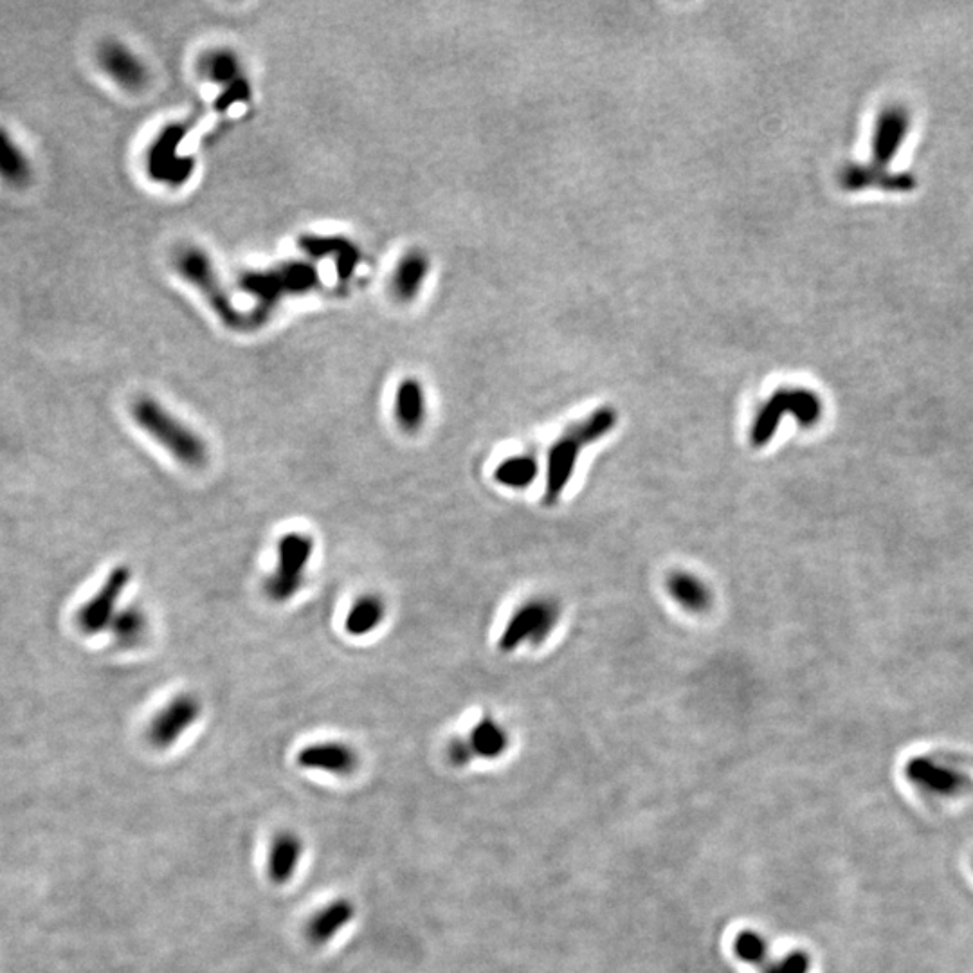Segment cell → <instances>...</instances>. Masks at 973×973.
<instances>
[{
	"label": "cell",
	"instance_id": "1",
	"mask_svg": "<svg viewBox=\"0 0 973 973\" xmlns=\"http://www.w3.org/2000/svg\"><path fill=\"white\" fill-rule=\"evenodd\" d=\"M130 415L177 464L186 469H202L208 464L210 451L206 440L154 397L136 399L130 406Z\"/></svg>",
	"mask_w": 973,
	"mask_h": 973
},
{
	"label": "cell",
	"instance_id": "2",
	"mask_svg": "<svg viewBox=\"0 0 973 973\" xmlns=\"http://www.w3.org/2000/svg\"><path fill=\"white\" fill-rule=\"evenodd\" d=\"M619 415L611 406H602L590 413L586 419L573 424L563 437L555 442L548 453L546 464V505H555L561 498L566 485L572 480L573 471L582 449L601 440L617 426Z\"/></svg>",
	"mask_w": 973,
	"mask_h": 973
},
{
	"label": "cell",
	"instance_id": "3",
	"mask_svg": "<svg viewBox=\"0 0 973 973\" xmlns=\"http://www.w3.org/2000/svg\"><path fill=\"white\" fill-rule=\"evenodd\" d=\"M822 413L824 402L819 393L811 392L810 388H779L755 415L750 440L754 447H764L772 442L784 415H793L802 428H813L819 424Z\"/></svg>",
	"mask_w": 973,
	"mask_h": 973
},
{
	"label": "cell",
	"instance_id": "4",
	"mask_svg": "<svg viewBox=\"0 0 973 973\" xmlns=\"http://www.w3.org/2000/svg\"><path fill=\"white\" fill-rule=\"evenodd\" d=\"M316 541L305 532H287L276 545V566L265 577V597L274 604L294 599L305 584Z\"/></svg>",
	"mask_w": 973,
	"mask_h": 973
},
{
	"label": "cell",
	"instance_id": "5",
	"mask_svg": "<svg viewBox=\"0 0 973 973\" xmlns=\"http://www.w3.org/2000/svg\"><path fill=\"white\" fill-rule=\"evenodd\" d=\"M175 267L186 282L191 283L197 291L201 292L213 312L224 321V325L228 327L240 325L242 319L240 310H237L231 300L228 289L220 280L210 256L199 247H184L175 256Z\"/></svg>",
	"mask_w": 973,
	"mask_h": 973
},
{
	"label": "cell",
	"instance_id": "6",
	"mask_svg": "<svg viewBox=\"0 0 973 973\" xmlns=\"http://www.w3.org/2000/svg\"><path fill=\"white\" fill-rule=\"evenodd\" d=\"M903 773L916 790L928 799L950 801L972 788V777L963 768L930 755L910 757Z\"/></svg>",
	"mask_w": 973,
	"mask_h": 973
},
{
	"label": "cell",
	"instance_id": "7",
	"mask_svg": "<svg viewBox=\"0 0 973 973\" xmlns=\"http://www.w3.org/2000/svg\"><path fill=\"white\" fill-rule=\"evenodd\" d=\"M559 617H561V608L554 599L548 597L530 599L514 611V615L510 617L501 633L498 647L503 653H512L525 642L532 646H539L550 637V633L559 622Z\"/></svg>",
	"mask_w": 973,
	"mask_h": 973
},
{
	"label": "cell",
	"instance_id": "8",
	"mask_svg": "<svg viewBox=\"0 0 973 973\" xmlns=\"http://www.w3.org/2000/svg\"><path fill=\"white\" fill-rule=\"evenodd\" d=\"M132 572L127 564H119L110 570L98 592L76 611L74 622L83 635L96 637L101 631L110 628L112 620L118 615V602L128 588Z\"/></svg>",
	"mask_w": 973,
	"mask_h": 973
},
{
	"label": "cell",
	"instance_id": "9",
	"mask_svg": "<svg viewBox=\"0 0 973 973\" xmlns=\"http://www.w3.org/2000/svg\"><path fill=\"white\" fill-rule=\"evenodd\" d=\"M201 716L202 703L195 694H177L148 723L146 739L157 750H166L175 745Z\"/></svg>",
	"mask_w": 973,
	"mask_h": 973
},
{
	"label": "cell",
	"instance_id": "10",
	"mask_svg": "<svg viewBox=\"0 0 973 973\" xmlns=\"http://www.w3.org/2000/svg\"><path fill=\"white\" fill-rule=\"evenodd\" d=\"M98 64L121 89L139 91L148 83L145 62L118 40H105L98 47Z\"/></svg>",
	"mask_w": 973,
	"mask_h": 973
},
{
	"label": "cell",
	"instance_id": "11",
	"mask_svg": "<svg viewBox=\"0 0 973 973\" xmlns=\"http://www.w3.org/2000/svg\"><path fill=\"white\" fill-rule=\"evenodd\" d=\"M296 763L305 770H318V772L346 777L357 772L361 759L357 750L346 743L321 741L314 745L303 746L296 755Z\"/></svg>",
	"mask_w": 973,
	"mask_h": 973
},
{
	"label": "cell",
	"instance_id": "12",
	"mask_svg": "<svg viewBox=\"0 0 973 973\" xmlns=\"http://www.w3.org/2000/svg\"><path fill=\"white\" fill-rule=\"evenodd\" d=\"M910 116L903 107L882 110L876 119L873 136V166L885 170L907 139Z\"/></svg>",
	"mask_w": 973,
	"mask_h": 973
},
{
	"label": "cell",
	"instance_id": "13",
	"mask_svg": "<svg viewBox=\"0 0 973 973\" xmlns=\"http://www.w3.org/2000/svg\"><path fill=\"white\" fill-rule=\"evenodd\" d=\"M393 417L397 426L408 435H415L424 428L428 420V397L419 379L408 377L397 386L393 399Z\"/></svg>",
	"mask_w": 973,
	"mask_h": 973
},
{
	"label": "cell",
	"instance_id": "14",
	"mask_svg": "<svg viewBox=\"0 0 973 973\" xmlns=\"http://www.w3.org/2000/svg\"><path fill=\"white\" fill-rule=\"evenodd\" d=\"M354 918V903L348 898H337L309 919L305 927V937L310 945H327Z\"/></svg>",
	"mask_w": 973,
	"mask_h": 973
},
{
	"label": "cell",
	"instance_id": "15",
	"mask_svg": "<svg viewBox=\"0 0 973 973\" xmlns=\"http://www.w3.org/2000/svg\"><path fill=\"white\" fill-rule=\"evenodd\" d=\"M842 186L849 191L865 190V188H882L887 191H912L916 188V177L910 173H885L876 166H849L840 177Z\"/></svg>",
	"mask_w": 973,
	"mask_h": 973
},
{
	"label": "cell",
	"instance_id": "16",
	"mask_svg": "<svg viewBox=\"0 0 973 973\" xmlns=\"http://www.w3.org/2000/svg\"><path fill=\"white\" fill-rule=\"evenodd\" d=\"M303 856V840L294 831H280L269 849L267 874L274 885H287L298 871Z\"/></svg>",
	"mask_w": 973,
	"mask_h": 973
},
{
	"label": "cell",
	"instance_id": "17",
	"mask_svg": "<svg viewBox=\"0 0 973 973\" xmlns=\"http://www.w3.org/2000/svg\"><path fill=\"white\" fill-rule=\"evenodd\" d=\"M429 269L431 262L424 251L413 249L406 253L393 271V296L404 303L415 300L422 291V285L428 280Z\"/></svg>",
	"mask_w": 973,
	"mask_h": 973
},
{
	"label": "cell",
	"instance_id": "18",
	"mask_svg": "<svg viewBox=\"0 0 973 973\" xmlns=\"http://www.w3.org/2000/svg\"><path fill=\"white\" fill-rule=\"evenodd\" d=\"M388 606L377 593H364L355 599L345 617V631L350 637L361 638L381 628Z\"/></svg>",
	"mask_w": 973,
	"mask_h": 973
},
{
	"label": "cell",
	"instance_id": "19",
	"mask_svg": "<svg viewBox=\"0 0 973 973\" xmlns=\"http://www.w3.org/2000/svg\"><path fill=\"white\" fill-rule=\"evenodd\" d=\"M0 179L13 188H26L33 181L28 155L4 127H0Z\"/></svg>",
	"mask_w": 973,
	"mask_h": 973
},
{
	"label": "cell",
	"instance_id": "20",
	"mask_svg": "<svg viewBox=\"0 0 973 973\" xmlns=\"http://www.w3.org/2000/svg\"><path fill=\"white\" fill-rule=\"evenodd\" d=\"M665 588L683 610L703 613L712 604V592L698 575L691 572H673L667 577Z\"/></svg>",
	"mask_w": 973,
	"mask_h": 973
},
{
	"label": "cell",
	"instance_id": "21",
	"mask_svg": "<svg viewBox=\"0 0 973 973\" xmlns=\"http://www.w3.org/2000/svg\"><path fill=\"white\" fill-rule=\"evenodd\" d=\"M465 739L469 743L474 759L476 757L496 759V757L505 754V750L509 748L507 730L501 727L500 723L496 719H492L491 716L480 719L474 725L471 734Z\"/></svg>",
	"mask_w": 973,
	"mask_h": 973
},
{
	"label": "cell",
	"instance_id": "22",
	"mask_svg": "<svg viewBox=\"0 0 973 973\" xmlns=\"http://www.w3.org/2000/svg\"><path fill=\"white\" fill-rule=\"evenodd\" d=\"M110 633L121 647H134L143 642L148 633L145 611L137 606H127L118 611L110 624Z\"/></svg>",
	"mask_w": 973,
	"mask_h": 973
},
{
	"label": "cell",
	"instance_id": "23",
	"mask_svg": "<svg viewBox=\"0 0 973 973\" xmlns=\"http://www.w3.org/2000/svg\"><path fill=\"white\" fill-rule=\"evenodd\" d=\"M539 465L527 455L510 456L494 471V480L509 489H525L536 482Z\"/></svg>",
	"mask_w": 973,
	"mask_h": 973
},
{
	"label": "cell",
	"instance_id": "24",
	"mask_svg": "<svg viewBox=\"0 0 973 973\" xmlns=\"http://www.w3.org/2000/svg\"><path fill=\"white\" fill-rule=\"evenodd\" d=\"M734 952L745 963L763 966L766 963V957H768V943L761 934L752 932V930H745V932L737 934L736 941H734Z\"/></svg>",
	"mask_w": 973,
	"mask_h": 973
},
{
	"label": "cell",
	"instance_id": "25",
	"mask_svg": "<svg viewBox=\"0 0 973 973\" xmlns=\"http://www.w3.org/2000/svg\"><path fill=\"white\" fill-rule=\"evenodd\" d=\"M204 73H208L213 82H229L240 74V62L229 51H215L204 60Z\"/></svg>",
	"mask_w": 973,
	"mask_h": 973
},
{
	"label": "cell",
	"instance_id": "26",
	"mask_svg": "<svg viewBox=\"0 0 973 973\" xmlns=\"http://www.w3.org/2000/svg\"><path fill=\"white\" fill-rule=\"evenodd\" d=\"M811 957L806 950H793L779 961L763 966V973H810Z\"/></svg>",
	"mask_w": 973,
	"mask_h": 973
},
{
	"label": "cell",
	"instance_id": "27",
	"mask_svg": "<svg viewBox=\"0 0 973 973\" xmlns=\"http://www.w3.org/2000/svg\"><path fill=\"white\" fill-rule=\"evenodd\" d=\"M447 759H449V763L453 764V766H458V768L467 766V764L473 761V752H471V748H469V743H467L465 737H455L447 745Z\"/></svg>",
	"mask_w": 973,
	"mask_h": 973
}]
</instances>
